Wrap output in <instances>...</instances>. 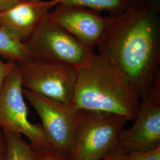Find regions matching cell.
I'll use <instances>...</instances> for the list:
<instances>
[{
    "label": "cell",
    "instance_id": "16",
    "mask_svg": "<svg viewBox=\"0 0 160 160\" xmlns=\"http://www.w3.org/2000/svg\"><path fill=\"white\" fill-rule=\"evenodd\" d=\"M16 62L8 61L4 62L0 59V90L6 77L14 67Z\"/></svg>",
    "mask_w": 160,
    "mask_h": 160
},
{
    "label": "cell",
    "instance_id": "12",
    "mask_svg": "<svg viewBox=\"0 0 160 160\" xmlns=\"http://www.w3.org/2000/svg\"><path fill=\"white\" fill-rule=\"evenodd\" d=\"M0 55L9 61H28L29 53L25 43L0 29Z\"/></svg>",
    "mask_w": 160,
    "mask_h": 160
},
{
    "label": "cell",
    "instance_id": "3",
    "mask_svg": "<svg viewBox=\"0 0 160 160\" xmlns=\"http://www.w3.org/2000/svg\"><path fill=\"white\" fill-rule=\"evenodd\" d=\"M129 120L119 114L79 110L74 147L69 160H103L118 147Z\"/></svg>",
    "mask_w": 160,
    "mask_h": 160
},
{
    "label": "cell",
    "instance_id": "6",
    "mask_svg": "<svg viewBox=\"0 0 160 160\" xmlns=\"http://www.w3.org/2000/svg\"><path fill=\"white\" fill-rule=\"evenodd\" d=\"M23 92L39 116L51 148L69 160L74 144L79 110L25 88Z\"/></svg>",
    "mask_w": 160,
    "mask_h": 160
},
{
    "label": "cell",
    "instance_id": "5",
    "mask_svg": "<svg viewBox=\"0 0 160 160\" xmlns=\"http://www.w3.org/2000/svg\"><path fill=\"white\" fill-rule=\"evenodd\" d=\"M23 88L20 71L16 62L0 90V129L24 135L36 150L50 148L41 124H33L28 119Z\"/></svg>",
    "mask_w": 160,
    "mask_h": 160
},
{
    "label": "cell",
    "instance_id": "11",
    "mask_svg": "<svg viewBox=\"0 0 160 160\" xmlns=\"http://www.w3.org/2000/svg\"><path fill=\"white\" fill-rule=\"evenodd\" d=\"M2 134L4 160H32L34 149L21 134L9 132H2Z\"/></svg>",
    "mask_w": 160,
    "mask_h": 160
},
{
    "label": "cell",
    "instance_id": "7",
    "mask_svg": "<svg viewBox=\"0 0 160 160\" xmlns=\"http://www.w3.org/2000/svg\"><path fill=\"white\" fill-rule=\"evenodd\" d=\"M17 63L23 88L70 104L74 94L77 69L63 63L32 60Z\"/></svg>",
    "mask_w": 160,
    "mask_h": 160
},
{
    "label": "cell",
    "instance_id": "13",
    "mask_svg": "<svg viewBox=\"0 0 160 160\" xmlns=\"http://www.w3.org/2000/svg\"><path fill=\"white\" fill-rule=\"evenodd\" d=\"M58 3L82 6L96 12L106 11L114 16L127 10L131 6L130 0H53Z\"/></svg>",
    "mask_w": 160,
    "mask_h": 160
},
{
    "label": "cell",
    "instance_id": "4",
    "mask_svg": "<svg viewBox=\"0 0 160 160\" xmlns=\"http://www.w3.org/2000/svg\"><path fill=\"white\" fill-rule=\"evenodd\" d=\"M24 43L29 60L63 63L78 70L88 63L94 53L92 48L83 45L49 16Z\"/></svg>",
    "mask_w": 160,
    "mask_h": 160
},
{
    "label": "cell",
    "instance_id": "21",
    "mask_svg": "<svg viewBox=\"0 0 160 160\" xmlns=\"http://www.w3.org/2000/svg\"><path fill=\"white\" fill-rule=\"evenodd\" d=\"M154 1H160V0H147V3L146 4H148V3H150L151 2H153Z\"/></svg>",
    "mask_w": 160,
    "mask_h": 160
},
{
    "label": "cell",
    "instance_id": "15",
    "mask_svg": "<svg viewBox=\"0 0 160 160\" xmlns=\"http://www.w3.org/2000/svg\"><path fill=\"white\" fill-rule=\"evenodd\" d=\"M32 160H69L54 149L50 148L34 149Z\"/></svg>",
    "mask_w": 160,
    "mask_h": 160
},
{
    "label": "cell",
    "instance_id": "2",
    "mask_svg": "<svg viewBox=\"0 0 160 160\" xmlns=\"http://www.w3.org/2000/svg\"><path fill=\"white\" fill-rule=\"evenodd\" d=\"M69 105L78 110L119 114L130 121L137 116L141 99L114 63L94 53L89 62L78 70Z\"/></svg>",
    "mask_w": 160,
    "mask_h": 160
},
{
    "label": "cell",
    "instance_id": "9",
    "mask_svg": "<svg viewBox=\"0 0 160 160\" xmlns=\"http://www.w3.org/2000/svg\"><path fill=\"white\" fill-rule=\"evenodd\" d=\"M49 16L81 43L92 48L97 46L109 22L104 17L82 6L58 3Z\"/></svg>",
    "mask_w": 160,
    "mask_h": 160
},
{
    "label": "cell",
    "instance_id": "19",
    "mask_svg": "<svg viewBox=\"0 0 160 160\" xmlns=\"http://www.w3.org/2000/svg\"><path fill=\"white\" fill-rule=\"evenodd\" d=\"M0 160H4V139L2 132L0 129Z\"/></svg>",
    "mask_w": 160,
    "mask_h": 160
},
{
    "label": "cell",
    "instance_id": "10",
    "mask_svg": "<svg viewBox=\"0 0 160 160\" xmlns=\"http://www.w3.org/2000/svg\"><path fill=\"white\" fill-rule=\"evenodd\" d=\"M55 6L53 0H20L0 12V29L24 42Z\"/></svg>",
    "mask_w": 160,
    "mask_h": 160
},
{
    "label": "cell",
    "instance_id": "14",
    "mask_svg": "<svg viewBox=\"0 0 160 160\" xmlns=\"http://www.w3.org/2000/svg\"><path fill=\"white\" fill-rule=\"evenodd\" d=\"M121 160H160V147L146 151H132L122 155Z\"/></svg>",
    "mask_w": 160,
    "mask_h": 160
},
{
    "label": "cell",
    "instance_id": "1",
    "mask_svg": "<svg viewBox=\"0 0 160 160\" xmlns=\"http://www.w3.org/2000/svg\"><path fill=\"white\" fill-rule=\"evenodd\" d=\"M97 46L141 100L160 78V1L110 15Z\"/></svg>",
    "mask_w": 160,
    "mask_h": 160
},
{
    "label": "cell",
    "instance_id": "17",
    "mask_svg": "<svg viewBox=\"0 0 160 160\" xmlns=\"http://www.w3.org/2000/svg\"><path fill=\"white\" fill-rule=\"evenodd\" d=\"M124 154V152L121 149L116 148L109 156L103 160H121L122 155Z\"/></svg>",
    "mask_w": 160,
    "mask_h": 160
},
{
    "label": "cell",
    "instance_id": "20",
    "mask_svg": "<svg viewBox=\"0 0 160 160\" xmlns=\"http://www.w3.org/2000/svg\"><path fill=\"white\" fill-rule=\"evenodd\" d=\"M131 6H143L147 3V0H130Z\"/></svg>",
    "mask_w": 160,
    "mask_h": 160
},
{
    "label": "cell",
    "instance_id": "8",
    "mask_svg": "<svg viewBox=\"0 0 160 160\" xmlns=\"http://www.w3.org/2000/svg\"><path fill=\"white\" fill-rule=\"evenodd\" d=\"M135 122L120 133L117 148L124 153L146 151L160 147V78L141 100Z\"/></svg>",
    "mask_w": 160,
    "mask_h": 160
},
{
    "label": "cell",
    "instance_id": "18",
    "mask_svg": "<svg viewBox=\"0 0 160 160\" xmlns=\"http://www.w3.org/2000/svg\"><path fill=\"white\" fill-rule=\"evenodd\" d=\"M20 0H0V12L6 10Z\"/></svg>",
    "mask_w": 160,
    "mask_h": 160
}]
</instances>
